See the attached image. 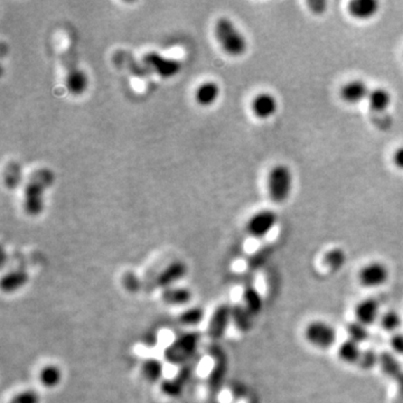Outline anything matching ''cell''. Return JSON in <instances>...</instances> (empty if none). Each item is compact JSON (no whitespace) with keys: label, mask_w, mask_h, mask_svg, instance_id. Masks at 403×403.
<instances>
[{"label":"cell","mask_w":403,"mask_h":403,"mask_svg":"<svg viewBox=\"0 0 403 403\" xmlns=\"http://www.w3.org/2000/svg\"><path fill=\"white\" fill-rule=\"evenodd\" d=\"M401 324H402V318L397 311H386L380 316L381 327L389 333H397Z\"/></svg>","instance_id":"cell-30"},{"label":"cell","mask_w":403,"mask_h":403,"mask_svg":"<svg viewBox=\"0 0 403 403\" xmlns=\"http://www.w3.org/2000/svg\"><path fill=\"white\" fill-rule=\"evenodd\" d=\"M362 352L361 344H358L352 339H347L339 345L337 350V355L339 360L346 364H358L361 358Z\"/></svg>","instance_id":"cell-22"},{"label":"cell","mask_w":403,"mask_h":403,"mask_svg":"<svg viewBox=\"0 0 403 403\" xmlns=\"http://www.w3.org/2000/svg\"><path fill=\"white\" fill-rule=\"evenodd\" d=\"M232 320V306L222 304L216 308L210 318L207 326V335L213 341L221 339L225 333L229 323Z\"/></svg>","instance_id":"cell-9"},{"label":"cell","mask_w":403,"mask_h":403,"mask_svg":"<svg viewBox=\"0 0 403 403\" xmlns=\"http://www.w3.org/2000/svg\"><path fill=\"white\" fill-rule=\"evenodd\" d=\"M392 162L395 164V167L403 171V146L395 149L393 157H392Z\"/></svg>","instance_id":"cell-38"},{"label":"cell","mask_w":403,"mask_h":403,"mask_svg":"<svg viewBox=\"0 0 403 403\" xmlns=\"http://www.w3.org/2000/svg\"><path fill=\"white\" fill-rule=\"evenodd\" d=\"M28 281H29V276H28L27 272L22 271V270H15V271L9 272V274L3 276L1 283H0V287L6 294H13L15 291L20 290L24 285H27Z\"/></svg>","instance_id":"cell-19"},{"label":"cell","mask_w":403,"mask_h":403,"mask_svg":"<svg viewBox=\"0 0 403 403\" xmlns=\"http://www.w3.org/2000/svg\"><path fill=\"white\" fill-rule=\"evenodd\" d=\"M347 335L348 339L356 341L358 344H362L369 339V330L365 325L358 323V320L351 322L346 326Z\"/></svg>","instance_id":"cell-31"},{"label":"cell","mask_w":403,"mask_h":403,"mask_svg":"<svg viewBox=\"0 0 403 403\" xmlns=\"http://www.w3.org/2000/svg\"><path fill=\"white\" fill-rule=\"evenodd\" d=\"M39 401H41V397L37 392L33 390H25L15 395L8 403H39Z\"/></svg>","instance_id":"cell-34"},{"label":"cell","mask_w":403,"mask_h":403,"mask_svg":"<svg viewBox=\"0 0 403 403\" xmlns=\"http://www.w3.org/2000/svg\"><path fill=\"white\" fill-rule=\"evenodd\" d=\"M145 65L150 67L158 76L164 78H171L178 74L182 69L181 62L160 55L157 52H148L143 57Z\"/></svg>","instance_id":"cell-7"},{"label":"cell","mask_w":403,"mask_h":403,"mask_svg":"<svg viewBox=\"0 0 403 403\" xmlns=\"http://www.w3.org/2000/svg\"><path fill=\"white\" fill-rule=\"evenodd\" d=\"M306 5L315 16H322L327 11L328 3L326 0H309Z\"/></svg>","instance_id":"cell-36"},{"label":"cell","mask_w":403,"mask_h":403,"mask_svg":"<svg viewBox=\"0 0 403 403\" xmlns=\"http://www.w3.org/2000/svg\"><path fill=\"white\" fill-rule=\"evenodd\" d=\"M253 115L260 120H268L277 115L279 110V102L274 94L269 92H261L255 95L251 104Z\"/></svg>","instance_id":"cell-11"},{"label":"cell","mask_w":403,"mask_h":403,"mask_svg":"<svg viewBox=\"0 0 403 403\" xmlns=\"http://www.w3.org/2000/svg\"><path fill=\"white\" fill-rule=\"evenodd\" d=\"M395 382H397V391H399V395H400V397H402L403 400V373L400 375V376H399V378L397 379V380H395Z\"/></svg>","instance_id":"cell-39"},{"label":"cell","mask_w":403,"mask_h":403,"mask_svg":"<svg viewBox=\"0 0 403 403\" xmlns=\"http://www.w3.org/2000/svg\"><path fill=\"white\" fill-rule=\"evenodd\" d=\"M164 367L157 358H147L141 364V374L149 383H156L162 379Z\"/></svg>","instance_id":"cell-25"},{"label":"cell","mask_w":403,"mask_h":403,"mask_svg":"<svg viewBox=\"0 0 403 403\" xmlns=\"http://www.w3.org/2000/svg\"><path fill=\"white\" fill-rule=\"evenodd\" d=\"M186 274H188L186 264L182 261H174L157 274L155 278V285L158 288H171L174 283L183 279Z\"/></svg>","instance_id":"cell-13"},{"label":"cell","mask_w":403,"mask_h":403,"mask_svg":"<svg viewBox=\"0 0 403 403\" xmlns=\"http://www.w3.org/2000/svg\"><path fill=\"white\" fill-rule=\"evenodd\" d=\"M390 272L388 267L380 261L367 263L361 271L358 272V281L365 288H378L389 279Z\"/></svg>","instance_id":"cell-8"},{"label":"cell","mask_w":403,"mask_h":403,"mask_svg":"<svg viewBox=\"0 0 403 403\" xmlns=\"http://www.w3.org/2000/svg\"><path fill=\"white\" fill-rule=\"evenodd\" d=\"M367 104L372 111L386 112L392 104L391 93L384 87H375L369 92Z\"/></svg>","instance_id":"cell-20"},{"label":"cell","mask_w":403,"mask_h":403,"mask_svg":"<svg viewBox=\"0 0 403 403\" xmlns=\"http://www.w3.org/2000/svg\"><path fill=\"white\" fill-rule=\"evenodd\" d=\"M379 367L388 378L397 380L403 373L402 365L397 356L391 352H382L379 358Z\"/></svg>","instance_id":"cell-18"},{"label":"cell","mask_w":403,"mask_h":403,"mask_svg":"<svg viewBox=\"0 0 403 403\" xmlns=\"http://www.w3.org/2000/svg\"><path fill=\"white\" fill-rule=\"evenodd\" d=\"M348 14L358 20H369L380 11L378 0H353L347 6Z\"/></svg>","instance_id":"cell-16"},{"label":"cell","mask_w":403,"mask_h":403,"mask_svg":"<svg viewBox=\"0 0 403 403\" xmlns=\"http://www.w3.org/2000/svg\"><path fill=\"white\" fill-rule=\"evenodd\" d=\"M323 263L330 271H339L346 263V253L341 248L330 249L325 253Z\"/></svg>","instance_id":"cell-28"},{"label":"cell","mask_w":403,"mask_h":403,"mask_svg":"<svg viewBox=\"0 0 403 403\" xmlns=\"http://www.w3.org/2000/svg\"><path fill=\"white\" fill-rule=\"evenodd\" d=\"M204 318V311L201 307L188 308L178 315V323L183 326L193 327L201 324Z\"/></svg>","instance_id":"cell-29"},{"label":"cell","mask_w":403,"mask_h":403,"mask_svg":"<svg viewBox=\"0 0 403 403\" xmlns=\"http://www.w3.org/2000/svg\"><path fill=\"white\" fill-rule=\"evenodd\" d=\"M305 337L309 344L326 350L333 346L337 339V332L333 325L324 320H313L307 325Z\"/></svg>","instance_id":"cell-5"},{"label":"cell","mask_w":403,"mask_h":403,"mask_svg":"<svg viewBox=\"0 0 403 403\" xmlns=\"http://www.w3.org/2000/svg\"><path fill=\"white\" fill-rule=\"evenodd\" d=\"M214 35L222 50L233 57L244 55L248 50V42L243 34L239 31L232 20L221 17L216 22Z\"/></svg>","instance_id":"cell-2"},{"label":"cell","mask_w":403,"mask_h":403,"mask_svg":"<svg viewBox=\"0 0 403 403\" xmlns=\"http://www.w3.org/2000/svg\"><path fill=\"white\" fill-rule=\"evenodd\" d=\"M20 178H22V171H20V165L13 164V165L8 166L5 175L6 185L8 188H15L17 185L20 184Z\"/></svg>","instance_id":"cell-33"},{"label":"cell","mask_w":403,"mask_h":403,"mask_svg":"<svg viewBox=\"0 0 403 403\" xmlns=\"http://www.w3.org/2000/svg\"><path fill=\"white\" fill-rule=\"evenodd\" d=\"M379 358H380V354H378L375 351L371 350V348L363 350L361 358L358 363V367L364 369V371L372 369L373 367L379 365Z\"/></svg>","instance_id":"cell-32"},{"label":"cell","mask_w":403,"mask_h":403,"mask_svg":"<svg viewBox=\"0 0 403 403\" xmlns=\"http://www.w3.org/2000/svg\"><path fill=\"white\" fill-rule=\"evenodd\" d=\"M232 322L240 332L246 333L251 330L253 315L243 305L236 304L232 306Z\"/></svg>","instance_id":"cell-24"},{"label":"cell","mask_w":403,"mask_h":403,"mask_svg":"<svg viewBox=\"0 0 403 403\" xmlns=\"http://www.w3.org/2000/svg\"><path fill=\"white\" fill-rule=\"evenodd\" d=\"M194 365H185L179 369L176 376L169 380L162 381L160 384V391L167 397H177L182 395L185 384L188 383L193 374Z\"/></svg>","instance_id":"cell-14"},{"label":"cell","mask_w":403,"mask_h":403,"mask_svg":"<svg viewBox=\"0 0 403 403\" xmlns=\"http://www.w3.org/2000/svg\"><path fill=\"white\" fill-rule=\"evenodd\" d=\"M355 320L358 323L369 326L380 319V305L378 300L373 298H367L356 304L354 308Z\"/></svg>","instance_id":"cell-15"},{"label":"cell","mask_w":403,"mask_h":403,"mask_svg":"<svg viewBox=\"0 0 403 403\" xmlns=\"http://www.w3.org/2000/svg\"><path fill=\"white\" fill-rule=\"evenodd\" d=\"M66 87L73 95H81L87 87V74L74 62L66 65Z\"/></svg>","instance_id":"cell-17"},{"label":"cell","mask_w":403,"mask_h":403,"mask_svg":"<svg viewBox=\"0 0 403 403\" xmlns=\"http://www.w3.org/2000/svg\"><path fill=\"white\" fill-rule=\"evenodd\" d=\"M220 95V87L216 82H204L195 91V100L199 106H212Z\"/></svg>","instance_id":"cell-21"},{"label":"cell","mask_w":403,"mask_h":403,"mask_svg":"<svg viewBox=\"0 0 403 403\" xmlns=\"http://www.w3.org/2000/svg\"><path fill=\"white\" fill-rule=\"evenodd\" d=\"M243 306L250 311V313L255 316L257 313H260L263 307V299L260 292L249 285L243 290Z\"/></svg>","instance_id":"cell-26"},{"label":"cell","mask_w":403,"mask_h":403,"mask_svg":"<svg viewBox=\"0 0 403 403\" xmlns=\"http://www.w3.org/2000/svg\"><path fill=\"white\" fill-rule=\"evenodd\" d=\"M39 382L44 388L48 389H53L61 383L62 381V371L59 367L50 364L41 369L38 375Z\"/></svg>","instance_id":"cell-27"},{"label":"cell","mask_w":403,"mask_h":403,"mask_svg":"<svg viewBox=\"0 0 403 403\" xmlns=\"http://www.w3.org/2000/svg\"><path fill=\"white\" fill-rule=\"evenodd\" d=\"M160 298L167 305H185L192 299V292L186 288H173L171 287V288L162 290Z\"/></svg>","instance_id":"cell-23"},{"label":"cell","mask_w":403,"mask_h":403,"mask_svg":"<svg viewBox=\"0 0 403 403\" xmlns=\"http://www.w3.org/2000/svg\"><path fill=\"white\" fill-rule=\"evenodd\" d=\"M269 197L276 204H283L290 197L294 188V175L285 164H278L270 169L267 178Z\"/></svg>","instance_id":"cell-3"},{"label":"cell","mask_w":403,"mask_h":403,"mask_svg":"<svg viewBox=\"0 0 403 403\" xmlns=\"http://www.w3.org/2000/svg\"><path fill=\"white\" fill-rule=\"evenodd\" d=\"M122 285L125 289L130 292H137L140 289V280L132 272H127L122 278Z\"/></svg>","instance_id":"cell-35"},{"label":"cell","mask_w":403,"mask_h":403,"mask_svg":"<svg viewBox=\"0 0 403 403\" xmlns=\"http://www.w3.org/2000/svg\"><path fill=\"white\" fill-rule=\"evenodd\" d=\"M369 92H371V89L369 85L363 80L358 78V80H352L345 83L339 91V95L345 104L356 106L364 101H367Z\"/></svg>","instance_id":"cell-12"},{"label":"cell","mask_w":403,"mask_h":403,"mask_svg":"<svg viewBox=\"0 0 403 403\" xmlns=\"http://www.w3.org/2000/svg\"><path fill=\"white\" fill-rule=\"evenodd\" d=\"M54 182V174L42 168L31 175L24 190V210L28 215L37 216L44 207V194Z\"/></svg>","instance_id":"cell-1"},{"label":"cell","mask_w":403,"mask_h":403,"mask_svg":"<svg viewBox=\"0 0 403 403\" xmlns=\"http://www.w3.org/2000/svg\"><path fill=\"white\" fill-rule=\"evenodd\" d=\"M199 341L201 335L196 332L183 334L166 347L164 358L173 365L188 363L199 348Z\"/></svg>","instance_id":"cell-4"},{"label":"cell","mask_w":403,"mask_h":403,"mask_svg":"<svg viewBox=\"0 0 403 403\" xmlns=\"http://www.w3.org/2000/svg\"><path fill=\"white\" fill-rule=\"evenodd\" d=\"M277 213L272 210L260 211L249 218L246 223V232L252 238H264L277 225Z\"/></svg>","instance_id":"cell-6"},{"label":"cell","mask_w":403,"mask_h":403,"mask_svg":"<svg viewBox=\"0 0 403 403\" xmlns=\"http://www.w3.org/2000/svg\"><path fill=\"white\" fill-rule=\"evenodd\" d=\"M212 355L214 358V367H213L212 371L207 378V386H208L211 393L216 395L221 390L224 380H225L227 362L225 354L222 352L221 348L213 347Z\"/></svg>","instance_id":"cell-10"},{"label":"cell","mask_w":403,"mask_h":403,"mask_svg":"<svg viewBox=\"0 0 403 403\" xmlns=\"http://www.w3.org/2000/svg\"><path fill=\"white\" fill-rule=\"evenodd\" d=\"M390 345H391L392 351L393 353H397L399 355H403V333L402 332H397V333L392 335L390 339Z\"/></svg>","instance_id":"cell-37"}]
</instances>
